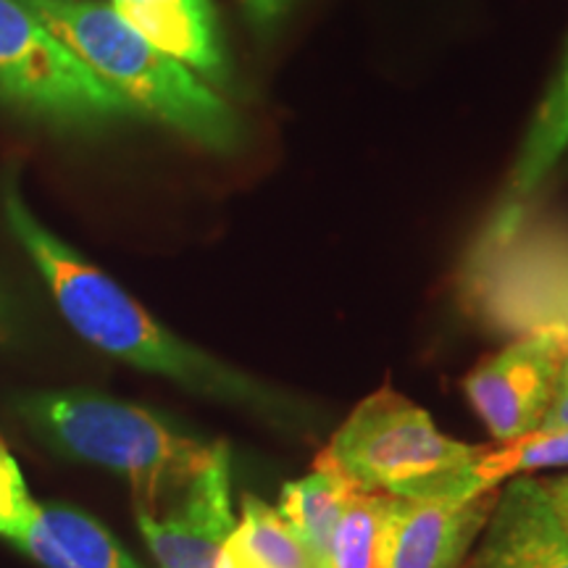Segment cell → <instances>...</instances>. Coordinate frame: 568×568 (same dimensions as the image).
<instances>
[{"label":"cell","mask_w":568,"mask_h":568,"mask_svg":"<svg viewBox=\"0 0 568 568\" xmlns=\"http://www.w3.org/2000/svg\"><path fill=\"white\" fill-rule=\"evenodd\" d=\"M17 408L24 424L59 456L124 477L134 514H161L209 468L219 447L174 429L153 410L90 389L27 395Z\"/></svg>","instance_id":"obj_2"},{"label":"cell","mask_w":568,"mask_h":568,"mask_svg":"<svg viewBox=\"0 0 568 568\" xmlns=\"http://www.w3.org/2000/svg\"><path fill=\"white\" fill-rule=\"evenodd\" d=\"M568 355V337L539 332L516 337L464 379V393L497 443L506 445L539 429L556 397Z\"/></svg>","instance_id":"obj_7"},{"label":"cell","mask_w":568,"mask_h":568,"mask_svg":"<svg viewBox=\"0 0 568 568\" xmlns=\"http://www.w3.org/2000/svg\"><path fill=\"white\" fill-rule=\"evenodd\" d=\"M568 466V429L552 432H531L527 437H518L514 443H506L481 458L479 479L485 489H495L508 477H521L537 468H558Z\"/></svg>","instance_id":"obj_17"},{"label":"cell","mask_w":568,"mask_h":568,"mask_svg":"<svg viewBox=\"0 0 568 568\" xmlns=\"http://www.w3.org/2000/svg\"><path fill=\"white\" fill-rule=\"evenodd\" d=\"M0 103L80 126L132 113L21 0H0Z\"/></svg>","instance_id":"obj_6"},{"label":"cell","mask_w":568,"mask_h":568,"mask_svg":"<svg viewBox=\"0 0 568 568\" xmlns=\"http://www.w3.org/2000/svg\"><path fill=\"white\" fill-rule=\"evenodd\" d=\"M287 6H290V0H243V9L247 13V19H251L255 27L274 24Z\"/></svg>","instance_id":"obj_20"},{"label":"cell","mask_w":568,"mask_h":568,"mask_svg":"<svg viewBox=\"0 0 568 568\" xmlns=\"http://www.w3.org/2000/svg\"><path fill=\"white\" fill-rule=\"evenodd\" d=\"M542 485H545V489H548V497H550L552 508H556L560 524H564V529L568 531V477L542 481Z\"/></svg>","instance_id":"obj_21"},{"label":"cell","mask_w":568,"mask_h":568,"mask_svg":"<svg viewBox=\"0 0 568 568\" xmlns=\"http://www.w3.org/2000/svg\"><path fill=\"white\" fill-rule=\"evenodd\" d=\"M84 67L145 111L203 148L226 153L240 142V119L209 84L98 0H21Z\"/></svg>","instance_id":"obj_3"},{"label":"cell","mask_w":568,"mask_h":568,"mask_svg":"<svg viewBox=\"0 0 568 568\" xmlns=\"http://www.w3.org/2000/svg\"><path fill=\"white\" fill-rule=\"evenodd\" d=\"M460 568H568V531L542 481L514 477Z\"/></svg>","instance_id":"obj_9"},{"label":"cell","mask_w":568,"mask_h":568,"mask_svg":"<svg viewBox=\"0 0 568 568\" xmlns=\"http://www.w3.org/2000/svg\"><path fill=\"white\" fill-rule=\"evenodd\" d=\"M568 151V48L560 63L556 82L550 84L548 95H545L542 105H539L535 122L529 126L527 140H524L521 153H518L514 174H510V184L506 201L493 219L506 222V219L521 216L529 211V201L542 187L558 161L564 159Z\"/></svg>","instance_id":"obj_13"},{"label":"cell","mask_w":568,"mask_h":568,"mask_svg":"<svg viewBox=\"0 0 568 568\" xmlns=\"http://www.w3.org/2000/svg\"><path fill=\"white\" fill-rule=\"evenodd\" d=\"M3 205L11 232L30 253L63 318L82 339L124 364L166 376L190 393L253 410L276 426L308 424L295 397L222 364L155 322L109 274L48 232L27 211L17 190H6Z\"/></svg>","instance_id":"obj_1"},{"label":"cell","mask_w":568,"mask_h":568,"mask_svg":"<svg viewBox=\"0 0 568 568\" xmlns=\"http://www.w3.org/2000/svg\"><path fill=\"white\" fill-rule=\"evenodd\" d=\"M552 429H568V355L560 368L556 397H552V406L545 416V422L539 424V432H552Z\"/></svg>","instance_id":"obj_19"},{"label":"cell","mask_w":568,"mask_h":568,"mask_svg":"<svg viewBox=\"0 0 568 568\" xmlns=\"http://www.w3.org/2000/svg\"><path fill=\"white\" fill-rule=\"evenodd\" d=\"M17 545L45 568H140L103 524L63 503L38 506Z\"/></svg>","instance_id":"obj_12"},{"label":"cell","mask_w":568,"mask_h":568,"mask_svg":"<svg viewBox=\"0 0 568 568\" xmlns=\"http://www.w3.org/2000/svg\"><path fill=\"white\" fill-rule=\"evenodd\" d=\"M460 303L506 337H568V226L521 216L489 222L458 276Z\"/></svg>","instance_id":"obj_5"},{"label":"cell","mask_w":568,"mask_h":568,"mask_svg":"<svg viewBox=\"0 0 568 568\" xmlns=\"http://www.w3.org/2000/svg\"><path fill=\"white\" fill-rule=\"evenodd\" d=\"M487 445H466L437 429L432 416L393 387L355 406L316 464L361 493L403 500H464L487 493L479 479Z\"/></svg>","instance_id":"obj_4"},{"label":"cell","mask_w":568,"mask_h":568,"mask_svg":"<svg viewBox=\"0 0 568 568\" xmlns=\"http://www.w3.org/2000/svg\"><path fill=\"white\" fill-rule=\"evenodd\" d=\"M34 510H38V503L30 497L24 474L0 439V535L17 542L30 527Z\"/></svg>","instance_id":"obj_18"},{"label":"cell","mask_w":568,"mask_h":568,"mask_svg":"<svg viewBox=\"0 0 568 568\" xmlns=\"http://www.w3.org/2000/svg\"><path fill=\"white\" fill-rule=\"evenodd\" d=\"M358 493L361 489H355L337 471L316 464L311 474L284 485L276 510L316 564L332 568V539L345 508Z\"/></svg>","instance_id":"obj_14"},{"label":"cell","mask_w":568,"mask_h":568,"mask_svg":"<svg viewBox=\"0 0 568 568\" xmlns=\"http://www.w3.org/2000/svg\"><path fill=\"white\" fill-rule=\"evenodd\" d=\"M497 493L464 500H403L387 568H460L493 514Z\"/></svg>","instance_id":"obj_10"},{"label":"cell","mask_w":568,"mask_h":568,"mask_svg":"<svg viewBox=\"0 0 568 568\" xmlns=\"http://www.w3.org/2000/svg\"><path fill=\"white\" fill-rule=\"evenodd\" d=\"M403 497L358 493L332 539V568H387Z\"/></svg>","instance_id":"obj_16"},{"label":"cell","mask_w":568,"mask_h":568,"mask_svg":"<svg viewBox=\"0 0 568 568\" xmlns=\"http://www.w3.org/2000/svg\"><path fill=\"white\" fill-rule=\"evenodd\" d=\"M134 516L159 568H224L226 542L237 529L226 443L166 514Z\"/></svg>","instance_id":"obj_8"},{"label":"cell","mask_w":568,"mask_h":568,"mask_svg":"<svg viewBox=\"0 0 568 568\" xmlns=\"http://www.w3.org/2000/svg\"><path fill=\"white\" fill-rule=\"evenodd\" d=\"M224 568H322L287 527L280 510L243 497V518L224 550Z\"/></svg>","instance_id":"obj_15"},{"label":"cell","mask_w":568,"mask_h":568,"mask_svg":"<svg viewBox=\"0 0 568 568\" xmlns=\"http://www.w3.org/2000/svg\"><path fill=\"white\" fill-rule=\"evenodd\" d=\"M111 6L159 51L213 82L226 77L213 0H119Z\"/></svg>","instance_id":"obj_11"}]
</instances>
